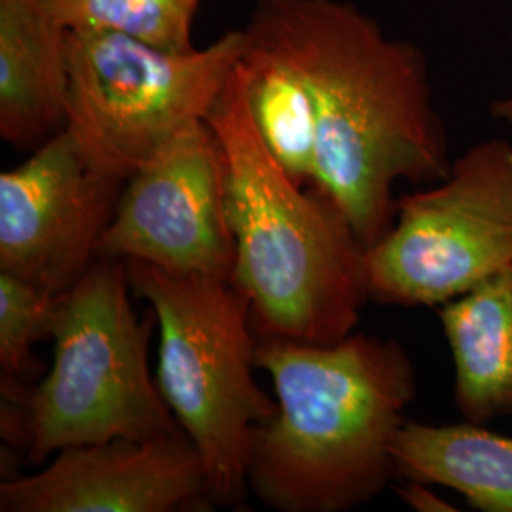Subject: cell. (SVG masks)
<instances>
[{"instance_id": "obj_1", "label": "cell", "mask_w": 512, "mask_h": 512, "mask_svg": "<svg viewBox=\"0 0 512 512\" xmlns=\"http://www.w3.org/2000/svg\"><path fill=\"white\" fill-rule=\"evenodd\" d=\"M243 31L310 88L313 184L368 249L395 220V184L439 183L452 165L425 55L346 0H258Z\"/></svg>"}, {"instance_id": "obj_2", "label": "cell", "mask_w": 512, "mask_h": 512, "mask_svg": "<svg viewBox=\"0 0 512 512\" xmlns=\"http://www.w3.org/2000/svg\"><path fill=\"white\" fill-rule=\"evenodd\" d=\"M256 365L274 384L258 423L249 490L279 512H344L384 490L393 442L416 397V374L391 338L353 332L336 344L258 338Z\"/></svg>"}, {"instance_id": "obj_3", "label": "cell", "mask_w": 512, "mask_h": 512, "mask_svg": "<svg viewBox=\"0 0 512 512\" xmlns=\"http://www.w3.org/2000/svg\"><path fill=\"white\" fill-rule=\"evenodd\" d=\"M207 124L226 164L232 281L251 300L256 336L346 340L370 300L366 247L329 194L294 183L275 160L249 109L239 61Z\"/></svg>"}, {"instance_id": "obj_4", "label": "cell", "mask_w": 512, "mask_h": 512, "mask_svg": "<svg viewBox=\"0 0 512 512\" xmlns=\"http://www.w3.org/2000/svg\"><path fill=\"white\" fill-rule=\"evenodd\" d=\"M124 264L131 289L156 315L158 387L202 458L209 499L238 505L249 490L255 427L277 408L253 376L251 300L232 279L173 274L141 260Z\"/></svg>"}, {"instance_id": "obj_5", "label": "cell", "mask_w": 512, "mask_h": 512, "mask_svg": "<svg viewBox=\"0 0 512 512\" xmlns=\"http://www.w3.org/2000/svg\"><path fill=\"white\" fill-rule=\"evenodd\" d=\"M124 260L99 256L55 296L48 323L54 365L19 399L23 442L33 463L105 440L184 433L148 370L156 315L141 321L129 300Z\"/></svg>"}, {"instance_id": "obj_6", "label": "cell", "mask_w": 512, "mask_h": 512, "mask_svg": "<svg viewBox=\"0 0 512 512\" xmlns=\"http://www.w3.org/2000/svg\"><path fill=\"white\" fill-rule=\"evenodd\" d=\"M243 50V29L186 54L69 29L65 129L88 164L128 181L181 131L207 122Z\"/></svg>"}, {"instance_id": "obj_7", "label": "cell", "mask_w": 512, "mask_h": 512, "mask_svg": "<svg viewBox=\"0 0 512 512\" xmlns=\"http://www.w3.org/2000/svg\"><path fill=\"white\" fill-rule=\"evenodd\" d=\"M365 268L370 300L403 308H440L512 268L511 143L482 141L401 198Z\"/></svg>"}, {"instance_id": "obj_8", "label": "cell", "mask_w": 512, "mask_h": 512, "mask_svg": "<svg viewBox=\"0 0 512 512\" xmlns=\"http://www.w3.org/2000/svg\"><path fill=\"white\" fill-rule=\"evenodd\" d=\"M99 256L234 279L226 164L207 122L181 131L124 183Z\"/></svg>"}, {"instance_id": "obj_9", "label": "cell", "mask_w": 512, "mask_h": 512, "mask_svg": "<svg viewBox=\"0 0 512 512\" xmlns=\"http://www.w3.org/2000/svg\"><path fill=\"white\" fill-rule=\"evenodd\" d=\"M122 179L88 164L63 129L0 175V272L69 291L99 258Z\"/></svg>"}, {"instance_id": "obj_10", "label": "cell", "mask_w": 512, "mask_h": 512, "mask_svg": "<svg viewBox=\"0 0 512 512\" xmlns=\"http://www.w3.org/2000/svg\"><path fill=\"white\" fill-rule=\"evenodd\" d=\"M209 503L207 473L186 433L65 448L35 475L0 484V512H173Z\"/></svg>"}, {"instance_id": "obj_11", "label": "cell", "mask_w": 512, "mask_h": 512, "mask_svg": "<svg viewBox=\"0 0 512 512\" xmlns=\"http://www.w3.org/2000/svg\"><path fill=\"white\" fill-rule=\"evenodd\" d=\"M67 33L48 0H0V137L38 148L67 124Z\"/></svg>"}, {"instance_id": "obj_12", "label": "cell", "mask_w": 512, "mask_h": 512, "mask_svg": "<svg viewBox=\"0 0 512 512\" xmlns=\"http://www.w3.org/2000/svg\"><path fill=\"white\" fill-rule=\"evenodd\" d=\"M463 420L512 418V268L442 304Z\"/></svg>"}, {"instance_id": "obj_13", "label": "cell", "mask_w": 512, "mask_h": 512, "mask_svg": "<svg viewBox=\"0 0 512 512\" xmlns=\"http://www.w3.org/2000/svg\"><path fill=\"white\" fill-rule=\"evenodd\" d=\"M395 473L444 486L482 512H512V437L482 423L404 421L393 442Z\"/></svg>"}, {"instance_id": "obj_14", "label": "cell", "mask_w": 512, "mask_h": 512, "mask_svg": "<svg viewBox=\"0 0 512 512\" xmlns=\"http://www.w3.org/2000/svg\"><path fill=\"white\" fill-rule=\"evenodd\" d=\"M249 109L264 143L294 183L315 181L317 118L310 88L281 57L245 37L239 59Z\"/></svg>"}, {"instance_id": "obj_15", "label": "cell", "mask_w": 512, "mask_h": 512, "mask_svg": "<svg viewBox=\"0 0 512 512\" xmlns=\"http://www.w3.org/2000/svg\"><path fill=\"white\" fill-rule=\"evenodd\" d=\"M202 0H48L67 29L110 31L173 54L196 50Z\"/></svg>"}, {"instance_id": "obj_16", "label": "cell", "mask_w": 512, "mask_h": 512, "mask_svg": "<svg viewBox=\"0 0 512 512\" xmlns=\"http://www.w3.org/2000/svg\"><path fill=\"white\" fill-rule=\"evenodd\" d=\"M55 296L18 275L0 272V368L4 380L29 372L31 346L48 336Z\"/></svg>"}, {"instance_id": "obj_17", "label": "cell", "mask_w": 512, "mask_h": 512, "mask_svg": "<svg viewBox=\"0 0 512 512\" xmlns=\"http://www.w3.org/2000/svg\"><path fill=\"white\" fill-rule=\"evenodd\" d=\"M401 499L406 505H410L416 511H448L450 507L446 501H442L439 495L431 492L427 484L416 482V480H406V486L397 490Z\"/></svg>"}, {"instance_id": "obj_18", "label": "cell", "mask_w": 512, "mask_h": 512, "mask_svg": "<svg viewBox=\"0 0 512 512\" xmlns=\"http://www.w3.org/2000/svg\"><path fill=\"white\" fill-rule=\"evenodd\" d=\"M492 114L497 120H503V122H509L512 124V93L497 99L494 105H492Z\"/></svg>"}]
</instances>
